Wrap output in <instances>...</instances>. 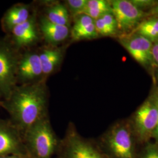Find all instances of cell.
Here are the masks:
<instances>
[{"label":"cell","instance_id":"83f0119b","mask_svg":"<svg viewBox=\"0 0 158 158\" xmlns=\"http://www.w3.org/2000/svg\"><path fill=\"white\" fill-rule=\"evenodd\" d=\"M153 149L156 158H158V145H153Z\"/></svg>","mask_w":158,"mask_h":158},{"label":"cell","instance_id":"e0dca14e","mask_svg":"<svg viewBox=\"0 0 158 158\" xmlns=\"http://www.w3.org/2000/svg\"><path fill=\"white\" fill-rule=\"evenodd\" d=\"M136 34L154 42L158 40V18H154L141 23L136 27Z\"/></svg>","mask_w":158,"mask_h":158},{"label":"cell","instance_id":"52a82bcc","mask_svg":"<svg viewBox=\"0 0 158 158\" xmlns=\"http://www.w3.org/2000/svg\"><path fill=\"white\" fill-rule=\"evenodd\" d=\"M112 14L115 18L118 31L129 33L136 28L145 16L143 11L136 7L131 1H111Z\"/></svg>","mask_w":158,"mask_h":158},{"label":"cell","instance_id":"4316f807","mask_svg":"<svg viewBox=\"0 0 158 158\" xmlns=\"http://www.w3.org/2000/svg\"><path fill=\"white\" fill-rule=\"evenodd\" d=\"M151 12L152 15L155 16V18H158V2H157L156 5L153 7L151 11Z\"/></svg>","mask_w":158,"mask_h":158},{"label":"cell","instance_id":"603a6c76","mask_svg":"<svg viewBox=\"0 0 158 158\" xmlns=\"http://www.w3.org/2000/svg\"><path fill=\"white\" fill-rule=\"evenodd\" d=\"M152 51L153 62L158 65V40L153 42Z\"/></svg>","mask_w":158,"mask_h":158},{"label":"cell","instance_id":"cb8c5ba5","mask_svg":"<svg viewBox=\"0 0 158 158\" xmlns=\"http://www.w3.org/2000/svg\"><path fill=\"white\" fill-rule=\"evenodd\" d=\"M142 158H157L153 149V145L147 147Z\"/></svg>","mask_w":158,"mask_h":158},{"label":"cell","instance_id":"5b68a950","mask_svg":"<svg viewBox=\"0 0 158 158\" xmlns=\"http://www.w3.org/2000/svg\"><path fill=\"white\" fill-rule=\"evenodd\" d=\"M21 56L11 40H0V96L8 100L18 82L17 72Z\"/></svg>","mask_w":158,"mask_h":158},{"label":"cell","instance_id":"ffe728a7","mask_svg":"<svg viewBox=\"0 0 158 158\" xmlns=\"http://www.w3.org/2000/svg\"><path fill=\"white\" fill-rule=\"evenodd\" d=\"M94 25L96 31L98 36L101 35L104 36H111L116 34L115 32L113 31L104 22L102 18L94 20Z\"/></svg>","mask_w":158,"mask_h":158},{"label":"cell","instance_id":"2e32d148","mask_svg":"<svg viewBox=\"0 0 158 158\" xmlns=\"http://www.w3.org/2000/svg\"><path fill=\"white\" fill-rule=\"evenodd\" d=\"M45 18L51 23L69 27L70 19L68 8L61 4L57 3L51 6L47 11Z\"/></svg>","mask_w":158,"mask_h":158},{"label":"cell","instance_id":"44dd1931","mask_svg":"<svg viewBox=\"0 0 158 158\" xmlns=\"http://www.w3.org/2000/svg\"><path fill=\"white\" fill-rule=\"evenodd\" d=\"M74 17V22L72 30H76L84 28L91 23H94V20L84 14H78Z\"/></svg>","mask_w":158,"mask_h":158},{"label":"cell","instance_id":"ac0fdd59","mask_svg":"<svg viewBox=\"0 0 158 158\" xmlns=\"http://www.w3.org/2000/svg\"><path fill=\"white\" fill-rule=\"evenodd\" d=\"M70 35L74 40L94 39L98 36L96 31L94 23L85 27L84 28L72 30L70 31Z\"/></svg>","mask_w":158,"mask_h":158},{"label":"cell","instance_id":"d4e9b609","mask_svg":"<svg viewBox=\"0 0 158 158\" xmlns=\"http://www.w3.org/2000/svg\"><path fill=\"white\" fill-rule=\"evenodd\" d=\"M155 97V98H156V104H157V107H158V94H156L155 95H154ZM152 138H153V139H155V141L156 144L158 145V125H157V127H156V128L155 131L153 134Z\"/></svg>","mask_w":158,"mask_h":158},{"label":"cell","instance_id":"f1b7e54d","mask_svg":"<svg viewBox=\"0 0 158 158\" xmlns=\"http://www.w3.org/2000/svg\"><path fill=\"white\" fill-rule=\"evenodd\" d=\"M0 107H2V101H1V100H0Z\"/></svg>","mask_w":158,"mask_h":158},{"label":"cell","instance_id":"7c38bea8","mask_svg":"<svg viewBox=\"0 0 158 158\" xmlns=\"http://www.w3.org/2000/svg\"><path fill=\"white\" fill-rule=\"evenodd\" d=\"M40 28L46 41L52 45L62 42L70 35L69 27L51 23L45 17L41 19Z\"/></svg>","mask_w":158,"mask_h":158},{"label":"cell","instance_id":"d6986e66","mask_svg":"<svg viewBox=\"0 0 158 158\" xmlns=\"http://www.w3.org/2000/svg\"><path fill=\"white\" fill-rule=\"evenodd\" d=\"M88 0H68L66 1L68 10L73 16L80 14L85 10Z\"/></svg>","mask_w":158,"mask_h":158},{"label":"cell","instance_id":"9c48e42d","mask_svg":"<svg viewBox=\"0 0 158 158\" xmlns=\"http://www.w3.org/2000/svg\"><path fill=\"white\" fill-rule=\"evenodd\" d=\"M120 43L129 52L131 56L143 66L152 65L153 42L138 34H134L120 39Z\"/></svg>","mask_w":158,"mask_h":158},{"label":"cell","instance_id":"8fae6325","mask_svg":"<svg viewBox=\"0 0 158 158\" xmlns=\"http://www.w3.org/2000/svg\"><path fill=\"white\" fill-rule=\"evenodd\" d=\"M10 33L12 35L11 42L17 48L31 45L38 39L35 22L32 18L15 27Z\"/></svg>","mask_w":158,"mask_h":158},{"label":"cell","instance_id":"484cf974","mask_svg":"<svg viewBox=\"0 0 158 158\" xmlns=\"http://www.w3.org/2000/svg\"><path fill=\"white\" fill-rule=\"evenodd\" d=\"M0 158H29L26 156L18 155H8L0 156Z\"/></svg>","mask_w":158,"mask_h":158},{"label":"cell","instance_id":"30bf717a","mask_svg":"<svg viewBox=\"0 0 158 158\" xmlns=\"http://www.w3.org/2000/svg\"><path fill=\"white\" fill-rule=\"evenodd\" d=\"M41 77L44 76L39 54L29 52L21 56L18 66V82L23 85L32 83L42 80Z\"/></svg>","mask_w":158,"mask_h":158},{"label":"cell","instance_id":"f546056e","mask_svg":"<svg viewBox=\"0 0 158 158\" xmlns=\"http://www.w3.org/2000/svg\"><path fill=\"white\" fill-rule=\"evenodd\" d=\"M156 80H157V82H158V70L157 72H156Z\"/></svg>","mask_w":158,"mask_h":158},{"label":"cell","instance_id":"9a60e30c","mask_svg":"<svg viewBox=\"0 0 158 158\" xmlns=\"http://www.w3.org/2000/svg\"><path fill=\"white\" fill-rule=\"evenodd\" d=\"M109 13H112L111 1L88 0L86 6L81 14L96 20Z\"/></svg>","mask_w":158,"mask_h":158},{"label":"cell","instance_id":"7402d4cb","mask_svg":"<svg viewBox=\"0 0 158 158\" xmlns=\"http://www.w3.org/2000/svg\"><path fill=\"white\" fill-rule=\"evenodd\" d=\"M131 2L142 11H143V9L152 8L157 3L156 1L152 0H131Z\"/></svg>","mask_w":158,"mask_h":158},{"label":"cell","instance_id":"4fadbf2b","mask_svg":"<svg viewBox=\"0 0 158 158\" xmlns=\"http://www.w3.org/2000/svg\"><path fill=\"white\" fill-rule=\"evenodd\" d=\"M38 54L44 77L50 75L58 68L63 58V49L53 46L44 48Z\"/></svg>","mask_w":158,"mask_h":158},{"label":"cell","instance_id":"3957f363","mask_svg":"<svg viewBox=\"0 0 158 158\" xmlns=\"http://www.w3.org/2000/svg\"><path fill=\"white\" fill-rule=\"evenodd\" d=\"M133 129L124 122L117 123L96 142L108 158H136Z\"/></svg>","mask_w":158,"mask_h":158},{"label":"cell","instance_id":"7a4b0ae2","mask_svg":"<svg viewBox=\"0 0 158 158\" xmlns=\"http://www.w3.org/2000/svg\"><path fill=\"white\" fill-rule=\"evenodd\" d=\"M23 139L29 158H54L61 141L52 127L49 115L29 128Z\"/></svg>","mask_w":158,"mask_h":158},{"label":"cell","instance_id":"6da1fadb","mask_svg":"<svg viewBox=\"0 0 158 158\" xmlns=\"http://www.w3.org/2000/svg\"><path fill=\"white\" fill-rule=\"evenodd\" d=\"M10 120L23 134L38 121L48 114V96L45 78L17 86L10 98L2 101Z\"/></svg>","mask_w":158,"mask_h":158},{"label":"cell","instance_id":"5bb4252c","mask_svg":"<svg viewBox=\"0 0 158 158\" xmlns=\"http://www.w3.org/2000/svg\"><path fill=\"white\" fill-rule=\"evenodd\" d=\"M30 18L28 7L16 4L7 10L2 19V27L6 32H10L15 27L26 22Z\"/></svg>","mask_w":158,"mask_h":158},{"label":"cell","instance_id":"277c9868","mask_svg":"<svg viewBox=\"0 0 158 158\" xmlns=\"http://www.w3.org/2000/svg\"><path fill=\"white\" fill-rule=\"evenodd\" d=\"M53 158H108L96 142L83 137L74 123H70Z\"/></svg>","mask_w":158,"mask_h":158},{"label":"cell","instance_id":"ba28073f","mask_svg":"<svg viewBox=\"0 0 158 158\" xmlns=\"http://www.w3.org/2000/svg\"><path fill=\"white\" fill-rule=\"evenodd\" d=\"M8 155L28 157L21 131L10 119L0 118V156Z\"/></svg>","mask_w":158,"mask_h":158},{"label":"cell","instance_id":"8992f818","mask_svg":"<svg viewBox=\"0 0 158 158\" xmlns=\"http://www.w3.org/2000/svg\"><path fill=\"white\" fill-rule=\"evenodd\" d=\"M158 123V110L155 97H150L138 108L134 115V130L141 142L152 138Z\"/></svg>","mask_w":158,"mask_h":158}]
</instances>
